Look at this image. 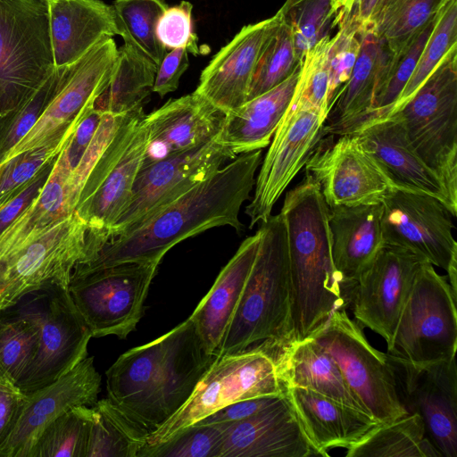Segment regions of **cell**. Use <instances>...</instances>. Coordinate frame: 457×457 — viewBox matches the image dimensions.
<instances>
[{
  "label": "cell",
  "mask_w": 457,
  "mask_h": 457,
  "mask_svg": "<svg viewBox=\"0 0 457 457\" xmlns=\"http://www.w3.org/2000/svg\"><path fill=\"white\" fill-rule=\"evenodd\" d=\"M455 46L457 0H450L440 10L436 23L422 50L417 66L387 117L400 109L416 93L446 54Z\"/></svg>",
  "instance_id": "obj_43"
},
{
  "label": "cell",
  "mask_w": 457,
  "mask_h": 457,
  "mask_svg": "<svg viewBox=\"0 0 457 457\" xmlns=\"http://www.w3.org/2000/svg\"><path fill=\"white\" fill-rule=\"evenodd\" d=\"M86 236L87 227L74 212L0 259V311L33 292L68 287L73 268L84 258Z\"/></svg>",
  "instance_id": "obj_11"
},
{
  "label": "cell",
  "mask_w": 457,
  "mask_h": 457,
  "mask_svg": "<svg viewBox=\"0 0 457 457\" xmlns=\"http://www.w3.org/2000/svg\"><path fill=\"white\" fill-rule=\"evenodd\" d=\"M158 66L145 55L124 44L108 87L95 106L112 114H125L143 105L153 91Z\"/></svg>",
  "instance_id": "obj_35"
},
{
  "label": "cell",
  "mask_w": 457,
  "mask_h": 457,
  "mask_svg": "<svg viewBox=\"0 0 457 457\" xmlns=\"http://www.w3.org/2000/svg\"><path fill=\"white\" fill-rule=\"evenodd\" d=\"M92 418V406L65 411L44 429L27 457H86Z\"/></svg>",
  "instance_id": "obj_40"
},
{
  "label": "cell",
  "mask_w": 457,
  "mask_h": 457,
  "mask_svg": "<svg viewBox=\"0 0 457 457\" xmlns=\"http://www.w3.org/2000/svg\"><path fill=\"white\" fill-rule=\"evenodd\" d=\"M55 67L71 64L105 37L118 34L112 6L100 0L47 3Z\"/></svg>",
  "instance_id": "obj_29"
},
{
  "label": "cell",
  "mask_w": 457,
  "mask_h": 457,
  "mask_svg": "<svg viewBox=\"0 0 457 457\" xmlns=\"http://www.w3.org/2000/svg\"><path fill=\"white\" fill-rule=\"evenodd\" d=\"M148 143L145 114L124 154L98 187L78 203L75 212L87 227L86 247L97 254L108 243L107 233L127 207Z\"/></svg>",
  "instance_id": "obj_26"
},
{
  "label": "cell",
  "mask_w": 457,
  "mask_h": 457,
  "mask_svg": "<svg viewBox=\"0 0 457 457\" xmlns=\"http://www.w3.org/2000/svg\"><path fill=\"white\" fill-rule=\"evenodd\" d=\"M285 393L319 456H329L332 448H350L380 424L370 414L309 388L288 386Z\"/></svg>",
  "instance_id": "obj_27"
},
{
  "label": "cell",
  "mask_w": 457,
  "mask_h": 457,
  "mask_svg": "<svg viewBox=\"0 0 457 457\" xmlns=\"http://www.w3.org/2000/svg\"><path fill=\"white\" fill-rule=\"evenodd\" d=\"M261 229L245 239L189 316L206 351L217 356L255 261Z\"/></svg>",
  "instance_id": "obj_31"
},
{
  "label": "cell",
  "mask_w": 457,
  "mask_h": 457,
  "mask_svg": "<svg viewBox=\"0 0 457 457\" xmlns=\"http://www.w3.org/2000/svg\"><path fill=\"white\" fill-rule=\"evenodd\" d=\"M55 69L44 0H0V114L29 97Z\"/></svg>",
  "instance_id": "obj_10"
},
{
  "label": "cell",
  "mask_w": 457,
  "mask_h": 457,
  "mask_svg": "<svg viewBox=\"0 0 457 457\" xmlns=\"http://www.w3.org/2000/svg\"><path fill=\"white\" fill-rule=\"evenodd\" d=\"M301 65L286 80L228 112L217 136L236 155L261 150L271 138L288 109L300 77Z\"/></svg>",
  "instance_id": "obj_32"
},
{
  "label": "cell",
  "mask_w": 457,
  "mask_h": 457,
  "mask_svg": "<svg viewBox=\"0 0 457 457\" xmlns=\"http://www.w3.org/2000/svg\"><path fill=\"white\" fill-rule=\"evenodd\" d=\"M26 397L17 386L0 380V450L19 419Z\"/></svg>",
  "instance_id": "obj_54"
},
{
  "label": "cell",
  "mask_w": 457,
  "mask_h": 457,
  "mask_svg": "<svg viewBox=\"0 0 457 457\" xmlns=\"http://www.w3.org/2000/svg\"><path fill=\"white\" fill-rule=\"evenodd\" d=\"M38 340L39 317L34 295L0 311V380L16 386L34 361Z\"/></svg>",
  "instance_id": "obj_34"
},
{
  "label": "cell",
  "mask_w": 457,
  "mask_h": 457,
  "mask_svg": "<svg viewBox=\"0 0 457 457\" xmlns=\"http://www.w3.org/2000/svg\"><path fill=\"white\" fill-rule=\"evenodd\" d=\"M32 294L38 311L39 340L33 362L16 385L25 395L73 369L87 356L92 337L68 287L55 286Z\"/></svg>",
  "instance_id": "obj_15"
},
{
  "label": "cell",
  "mask_w": 457,
  "mask_h": 457,
  "mask_svg": "<svg viewBox=\"0 0 457 457\" xmlns=\"http://www.w3.org/2000/svg\"><path fill=\"white\" fill-rule=\"evenodd\" d=\"M285 395H265L237 401L218 410L217 411L204 418L195 424H212L239 421L271 406L278 400H280Z\"/></svg>",
  "instance_id": "obj_52"
},
{
  "label": "cell",
  "mask_w": 457,
  "mask_h": 457,
  "mask_svg": "<svg viewBox=\"0 0 457 457\" xmlns=\"http://www.w3.org/2000/svg\"><path fill=\"white\" fill-rule=\"evenodd\" d=\"M236 154L214 138L141 167L129 202L107 233L108 243L208 178Z\"/></svg>",
  "instance_id": "obj_14"
},
{
  "label": "cell",
  "mask_w": 457,
  "mask_h": 457,
  "mask_svg": "<svg viewBox=\"0 0 457 457\" xmlns=\"http://www.w3.org/2000/svg\"><path fill=\"white\" fill-rule=\"evenodd\" d=\"M337 137V140L322 137L304 165L327 205L381 204L395 188L355 135Z\"/></svg>",
  "instance_id": "obj_16"
},
{
  "label": "cell",
  "mask_w": 457,
  "mask_h": 457,
  "mask_svg": "<svg viewBox=\"0 0 457 457\" xmlns=\"http://www.w3.org/2000/svg\"><path fill=\"white\" fill-rule=\"evenodd\" d=\"M381 212V204L329 208L332 259L347 303L360 275L385 245Z\"/></svg>",
  "instance_id": "obj_28"
},
{
  "label": "cell",
  "mask_w": 457,
  "mask_h": 457,
  "mask_svg": "<svg viewBox=\"0 0 457 457\" xmlns=\"http://www.w3.org/2000/svg\"><path fill=\"white\" fill-rule=\"evenodd\" d=\"M68 139L59 145L25 151L0 164V209L25 190L58 157Z\"/></svg>",
  "instance_id": "obj_48"
},
{
  "label": "cell",
  "mask_w": 457,
  "mask_h": 457,
  "mask_svg": "<svg viewBox=\"0 0 457 457\" xmlns=\"http://www.w3.org/2000/svg\"><path fill=\"white\" fill-rule=\"evenodd\" d=\"M325 119L314 109L296 108L285 112L262 162L253 196L245 207L251 228L270 218L278 198L304 167L323 137Z\"/></svg>",
  "instance_id": "obj_17"
},
{
  "label": "cell",
  "mask_w": 457,
  "mask_h": 457,
  "mask_svg": "<svg viewBox=\"0 0 457 457\" xmlns=\"http://www.w3.org/2000/svg\"><path fill=\"white\" fill-rule=\"evenodd\" d=\"M439 12L440 11L419 29L399 52L395 54L386 83L361 127L388 116L417 66L422 50L436 23Z\"/></svg>",
  "instance_id": "obj_45"
},
{
  "label": "cell",
  "mask_w": 457,
  "mask_h": 457,
  "mask_svg": "<svg viewBox=\"0 0 457 457\" xmlns=\"http://www.w3.org/2000/svg\"><path fill=\"white\" fill-rule=\"evenodd\" d=\"M101 376L93 357H86L53 383L27 395L19 419L0 457H27L44 429L57 417L77 406L97 402Z\"/></svg>",
  "instance_id": "obj_20"
},
{
  "label": "cell",
  "mask_w": 457,
  "mask_h": 457,
  "mask_svg": "<svg viewBox=\"0 0 457 457\" xmlns=\"http://www.w3.org/2000/svg\"><path fill=\"white\" fill-rule=\"evenodd\" d=\"M346 457H443L426 435L421 417L407 413L373 428L346 449Z\"/></svg>",
  "instance_id": "obj_36"
},
{
  "label": "cell",
  "mask_w": 457,
  "mask_h": 457,
  "mask_svg": "<svg viewBox=\"0 0 457 457\" xmlns=\"http://www.w3.org/2000/svg\"><path fill=\"white\" fill-rule=\"evenodd\" d=\"M333 0H286L278 11L288 28L297 58L306 53L337 25Z\"/></svg>",
  "instance_id": "obj_41"
},
{
  "label": "cell",
  "mask_w": 457,
  "mask_h": 457,
  "mask_svg": "<svg viewBox=\"0 0 457 457\" xmlns=\"http://www.w3.org/2000/svg\"><path fill=\"white\" fill-rule=\"evenodd\" d=\"M352 134L357 137L395 189L432 195L456 217L457 205L451 201L438 175L411 146L397 119L377 120Z\"/></svg>",
  "instance_id": "obj_22"
},
{
  "label": "cell",
  "mask_w": 457,
  "mask_h": 457,
  "mask_svg": "<svg viewBox=\"0 0 457 457\" xmlns=\"http://www.w3.org/2000/svg\"><path fill=\"white\" fill-rule=\"evenodd\" d=\"M455 294L445 277L424 262L402 309L386 353L414 366L449 361L457 349Z\"/></svg>",
  "instance_id": "obj_6"
},
{
  "label": "cell",
  "mask_w": 457,
  "mask_h": 457,
  "mask_svg": "<svg viewBox=\"0 0 457 457\" xmlns=\"http://www.w3.org/2000/svg\"><path fill=\"white\" fill-rule=\"evenodd\" d=\"M424 262L406 249L385 244L350 293L354 320L388 344Z\"/></svg>",
  "instance_id": "obj_18"
},
{
  "label": "cell",
  "mask_w": 457,
  "mask_h": 457,
  "mask_svg": "<svg viewBox=\"0 0 457 457\" xmlns=\"http://www.w3.org/2000/svg\"><path fill=\"white\" fill-rule=\"evenodd\" d=\"M44 1H46V3H49V2H52L54 0H44Z\"/></svg>",
  "instance_id": "obj_57"
},
{
  "label": "cell",
  "mask_w": 457,
  "mask_h": 457,
  "mask_svg": "<svg viewBox=\"0 0 457 457\" xmlns=\"http://www.w3.org/2000/svg\"><path fill=\"white\" fill-rule=\"evenodd\" d=\"M301 63L295 54L291 33L280 18L278 25L265 42L258 58L246 101L286 80Z\"/></svg>",
  "instance_id": "obj_42"
},
{
  "label": "cell",
  "mask_w": 457,
  "mask_h": 457,
  "mask_svg": "<svg viewBox=\"0 0 457 457\" xmlns=\"http://www.w3.org/2000/svg\"><path fill=\"white\" fill-rule=\"evenodd\" d=\"M386 1H388V0H384V3H383V4H385V3L386 2ZM383 4H382V5H383Z\"/></svg>",
  "instance_id": "obj_58"
},
{
  "label": "cell",
  "mask_w": 457,
  "mask_h": 457,
  "mask_svg": "<svg viewBox=\"0 0 457 457\" xmlns=\"http://www.w3.org/2000/svg\"><path fill=\"white\" fill-rule=\"evenodd\" d=\"M65 66L55 67L29 97L0 114V164L42 115L61 83Z\"/></svg>",
  "instance_id": "obj_44"
},
{
  "label": "cell",
  "mask_w": 457,
  "mask_h": 457,
  "mask_svg": "<svg viewBox=\"0 0 457 457\" xmlns=\"http://www.w3.org/2000/svg\"><path fill=\"white\" fill-rule=\"evenodd\" d=\"M279 21L277 12L244 26L203 70L195 91L225 113L245 104L262 47Z\"/></svg>",
  "instance_id": "obj_21"
},
{
  "label": "cell",
  "mask_w": 457,
  "mask_h": 457,
  "mask_svg": "<svg viewBox=\"0 0 457 457\" xmlns=\"http://www.w3.org/2000/svg\"><path fill=\"white\" fill-rule=\"evenodd\" d=\"M192 10V4L183 0L161 15L155 32L165 49L183 47L194 54H199L197 37L193 32Z\"/></svg>",
  "instance_id": "obj_50"
},
{
  "label": "cell",
  "mask_w": 457,
  "mask_h": 457,
  "mask_svg": "<svg viewBox=\"0 0 457 457\" xmlns=\"http://www.w3.org/2000/svg\"><path fill=\"white\" fill-rule=\"evenodd\" d=\"M160 263L129 262L92 267L78 262L69 294L92 337L126 338L143 315L144 303Z\"/></svg>",
  "instance_id": "obj_8"
},
{
  "label": "cell",
  "mask_w": 457,
  "mask_h": 457,
  "mask_svg": "<svg viewBox=\"0 0 457 457\" xmlns=\"http://www.w3.org/2000/svg\"><path fill=\"white\" fill-rule=\"evenodd\" d=\"M230 423L191 425L161 445L144 447L138 457H219Z\"/></svg>",
  "instance_id": "obj_47"
},
{
  "label": "cell",
  "mask_w": 457,
  "mask_h": 457,
  "mask_svg": "<svg viewBox=\"0 0 457 457\" xmlns=\"http://www.w3.org/2000/svg\"><path fill=\"white\" fill-rule=\"evenodd\" d=\"M56 159L47 164L25 190L0 209V235L32 204L36 197L40 194L50 176Z\"/></svg>",
  "instance_id": "obj_53"
},
{
  "label": "cell",
  "mask_w": 457,
  "mask_h": 457,
  "mask_svg": "<svg viewBox=\"0 0 457 457\" xmlns=\"http://www.w3.org/2000/svg\"><path fill=\"white\" fill-rule=\"evenodd\" d=\"M448 1L450 0H388L375 15L370 29L383 38L395 54Z\"/></svg>",
  "instance_id": "obj_39"
},
{
  "label": "cell",
  "mask_w": 457,
  "mask_h": 457,
  "mask_svg": "<svg viewBox=\"0 0 457 457\" xmlns=\"http://www.w3.org/2000/svg\"><path fill=\"white\" fill-rule=\"evenodd\" d=\"M311 337L337 362L351 390L378 423L409 413L401 401L388 354L370 344L345 307L334 310Z\"/></svg>",
  "instance_id": "obj_9"
},
{
  "label": "cell",
  "mask_w": 457,
  "mask_h": 457,
  "mask_svg": "<svg viewBox=\"0 0 457 457\" xmlns=\"http://www.w3.org/2000/svg\"><path fill=\"white\" fill-rule=\"evenodd\" d=\"M381 204L385 244L406 249L445 270L457 294L455 217L449 208L428 194L397 189L389 192Z\"/></svg>",
  "instance_id": "obj_13"
},
{
  "label": "cell",
  "mask_w": 457,
  "mask_h": 457,
  "mask_svg": "<svg viewBox=\"0 0 457 457\" xmlns=\"http://www.w3.org/2000/svg\"><path fill=\"white\" fill-rule=\"evenodd\" d=\"M257 345L273 358L284 389L309 388L369 414L345 382L337 362L312 337L282 346L266 342Z\"/></svg>",
  "instance_id": "obj_30"
},
{
  "label": "cell",
  "mask_w": 457,
  "mask_h": 457,
  "mask_svg": "<svg viewBox=\"0 0 457 457\" xmlns=\"http://www.w3.org/2000/svg\"><path fill=\"white\" fill-rule=\"evenodd\" d=\"M255 261L218 355L242 353L266 342L290 343L291 279L287 228L280 213L261 223Z\"/></svg>",
  "instance_id": "obj_4"
},
{
  "label": "cell",
  "mask_w": 457,
  "mask_h": 457,
  "mask_svg": "<svg viewBox=\"0 0 457 457\" xmlns=\"http://www.w3.org/2000/svg\"><path fill=\"white\" fill-rule=\"evenodd\" d=\"M389 117L401 122L411 146L457 205V46Z\"/></svg>",
  "instance_id": "obj_5"
},
{
  "label": "cell",
  "mask_w": 457,
  "mask_h": 457,
  "mask_svg": "<svg viewBox=\"0 0 457 457\" xmlns=\"http://www.w3.org/2000/svg\"><path fill=\"white\" fill-rule=\"evenodd\" d=\"M118 34L124 44L140 52L157 66L166 54L156 37L159 18L169 7L164 0H115L112 5Z\"/></svg>",
  "instance_id": "obj_38"
},
{
  "label": "cell",
  "mask_w": 457,
  "mask_h": 457,
  "mask_svg": "<svg viewBox=\"0 0 457 457\" xmlns=\"http://www.w3.org/2000/svg\"><path fill=\"white\" fill-rule=\"evenodd\" d=\"M216 357L188 318L122 353L106 371L108 398L150 433L185 403Z\"/></svg>",
  "instance_id": "obj_2"
},
{
  "label": "cell",
  "mask_w": 457,
  "mask_h": 457,
  "mask_svg": "<svg viewBox=\"0 0 457 457\" xmlns=\"http://www.w3.org/2000/svg\"><path fill=\"white\" fill-rule=\"evenodd\" d=\"M330 42V35L324 37L304 55L296 88L287 111L314 109L327 116L329 109L328 52Z\"/></svg>",
  "instance_id": "obj_46"
},
{
  "label": "cell",
  "mask_w": 457,
  "mask_h": 457,
  "mask_svg": "<svg viewBox=\"0 0 457 457\" xmlns=\"http://www.w3.org/2000/svg\"><path fill=\"white\" fill-rule=\"evenodd\" d=\"M117 57L114 39L105 37L81 59L66 65L54 97L4 162L30 149L59 145L70 137L108 87Z\"/></svg>",
  "instance_id": "obj_12"
},
{
  "label": "cell",
  "mask_w": 457,
  "mask_h": 457,
  "mask_svg": "<svg viewBox=\"0 0 457 457\" xmlns=\"http://www.w3.org/2000/svg\"><path fill=\"white\" fill-rule=\"evenodd\" d=\"M71 171L58 155L40 194L0 235V259L75 212L80 190L70 179Z\"/></svg>",
  "instance_id": "obj_33"
},
{
  "label": "cell",
  "mask_w": 457,
  "mask_h": 457,
  "mask_svg": "<svg viewBox=\"0 0 457 457\" xmlns=\"http://www.w3.org/2000/svg\"><path fill=\"white\" fill-rule=\"evenodd\" d=\"M328 211L319 184L305 172L279 212L289 256L290 343L310 338L334 310L347 304L333 263Z\"/></svg>",
  "instance_id": "obj_3"
},
{
  "label": "cell",
  "mask_w": 457,
  "mask_h": 457,
  "mask_svg": "<svg viewBox=\"0 0 457 457\" xmlns=\"http://www.w3.org/2000/svg\"><path fill=\"white\" fill-rule=\"evenodd\" d=\"M353 2L354 0H333V10L337 14L347 13L351 10Z\"/></svg>",
  "instance_id": "obj_56"
},
{
  "label": "cell",
  "mask_w": 457,
  "mask_h": 457,
  "mask_svg": "<svg viewBox=\"0 0 457 457\" xmlns=\"http://www.w3.org/2000/svg\"><path fill=\"white\" fill-rule=\"evenodd\" d=\"M261 163L262 149L241 154L104 245L94 258L80 262L92 267L129 262L160 263L175 245L209 228L230 226L241 231L240 209L250 197Z\"/></svg>",
  "instance_id": "obj_1"
},
{
  "label": "cell",
  "mask_w": 457,
  "mask_h": 457,
  "mask_svg": "<svg viewBox=\"0 0 457 457\" xmlns=\"http://www.w3.org/2000/svg\"><path fill=\"white\" fill-rule=\"evenodd\" d=\"M389 358L406 411L421 417L428 438L443 457H457L455 357L425 366H414Z\"/></svg>",
  "instance_id": "obj_19"
},
{
  "label": "cell",
  "mask_w": 457,
  "mask_h": 457,
  "mask_svg": "<svg viewBox=\"0 0 457 457\" xmlns=\"http://www.w3.org/2000/svg\"><path fill=\"white\" fill-rule=\"evenodd\" d=\"M337 20L338 29L336 35L331 37L328 52L329 108L342 87L349 79L361 46L359 27L345 13H338Z\"/></svg>",
  "instance_id": "obj_49"
},
{
  "label": "cell",
  "mask_w": 457,
  "mask_h": 457,
  "mask_svg": "<svg viewBox=\"0 0 457 457\" xmlns=\"http://www.w3.org/2000/svg\"><path fill=\"white\" fill-rule=\"evenodd\" d=\"M394 56L386 42L370 29L361 32L358 58L326 116L323 137L352 134L363 125L386 83Z\"/></svg>",
  "instance_id": "obj_24"
},
{
  "label": "cell",
  "mask_w": 457,
  "mask_h": 457,
  "mask_svg": "<svg viewBox=\"0 0 457 457\" xmlns=\"http://www.w3.org/2000/svg\"><path fill=\"white\" fill-rule=\"evenodd\" d=\"M225 115L195 91L170 100L145 115L148 143L141 167L216 138Z\"/></svg>",
  "instance_id": "obj_23"
},
{
  "label": "cell",
  "mask_w": 457,
  "mask_h": 457,
  "mask_svg": "<svg viewBox=\"0 0 457 457\" xmlns=\"http://www.w3.org/2000/svg\"><path fill=\"white\" fill-rule=\"evenodd\" d=\"M187 54V50L183 47L171 49L165 54L158 66L153 92L162 97L177 90L181 76L189 66Z\"/></svg>",
  "instance_id": "obj_51"
},
{
  "label": "cell",
  "mask_w": 457,
  "mask_h": 457,
  "mask_svg": "<svg viewBox=\"0 0 457 457\" xmlns=\"http://www.w3.org/2000/svg\"><path fill=\"white\" fill-rule=\"evenodd\" d=\"M285 394L273 358L258 345L242 353L218 355L185 403L148 434L144 447L161 445L235 402Z\"/></svg>",
  "instance_id": "obj_7"
},
{
  "label": "cell",
  "mask_w": 457,
  "mask_h": 457,
  "mask_svg": "<svg viewBox=\"0 0 457 457\" xmlns=\"http://www.w3.org/2000/svg\"><path fill=\"white\" fill-rule=\"evenodd\" d=\"M92 410L86 457H138L149 431L110 398L97 400Z\"/></svg>",
  "instance_id": "obj_37"
},
{
  "label": "cell",
  "mask_w": 457,
  "mask_h": 457,
  "mask_svg": "<svg viewBox=\"0 0 457 457\" xmlns=\"http://www.w3.org/2000/svg\"><path fill=\"white\" fill-rule=\"evenodd\" d=\"M319 456L285 395L265 410L231 422L219 457Z\"/></svg>",
  "instance_id": "obj_25"
},
{
  "label": "cell",
  "mask_w": 457,
  "mask_h": 457,
  "mask_svg": "<svg viewBox=\"0 0 457 457\" xmlns=\"http://www.w3.org/2000/svg\"><path fill=\"white\" fill-rule=\"evenodd\" d=\"M383 3L384 0H354L351 10L345 14L362 32L370 29Z\"/></svg>",
  "instance_id": "obj_55"
}]
</instances>
